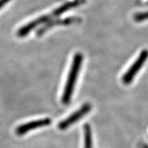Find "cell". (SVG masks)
Listing matches in <instances>:
<instances>
[{
  "label": "cell",
  "mask_w": 148,
  "mask_h": 148,
  "mask_svg": "<svg viewBox=\"0 0 148 148\" xmlns=\"http://www.w3.org/2000/svg\"><path fill=\"white\" fill-rule=\"evenodd\" d=\"M51 123V120L49 118H45V119H42L36 121L28 122V123H24L19 125L17 128L16 129V133L19 136L26 134L27 132H29L32 130H34L39 127H42L47 126V125H50Z\"/></svg>",
  "instance_id": "277c9868"
},
{
  "label": "cell",
  "mask_w": 148,
  "mask_h": 148,
  "mask_svg": "<svg viewBox=\"0 0 148 148\" xmlns=\"http://www.w3.org/2000/svg\"><path fill=\"white\" fill-rule=\"evenodd\" d=\"M143 148H148V145H144V147Z\"/></svg>",
  "instance_id": "8fae6325"
},
{
  "label": "cell",
  "mask_w": 148,
  "mask_h": 148,
  "mask_svg": "<svg viewBox=\"0 0 148 148\" xmlns=\"http://www.w3.org/2000/svg\"><path fill=\"white\" fill-rule=\"evenodd\" d=\"M10 0H0V9H1L2 7L4 6V5L8 3Z\"/></svg>",
  "instance_id": "30bf717a"
},
{
  "label": "cell",
  "mask_w": 148,
  "mask_h": 148,
  "mask_svg": "<svg viewBox=\"0 0 148 148\" xmlns=\"http://www.w3.org/2000/svg\"><path fill=\"white\" fill-rule=\"evenodd\" d=\"M90 110H91V105L89 103H84L80 108H79L77 111H75L69 116H68L66 119L60 122L58 125V129L61 130H64L68 128L72 124L78 121L81 118H82L84 115L88 113Z\"/></svg>",
  "instance_id": "7a4b0ae2"
},
{
  "label": "cell",
  "mask_w": 148,
  "mask_h": 148,
  "mask_svg": "<svg viewBox=\"0 0 148 148\" xmlns=\"http://www.w3.org/2000/svg\"><path fill=\"white\" fill-rule=\"evenodd\" d=\"M84 148H92V134L90 125L86 123L84 126Z\"/></svg>",
  "instance_id": "ba28073f"
},
{
  "label": "cell",
  "mask_w": 148,
  "mask_h": 148,
  "mask_svg": "<svg viewBox=\"0 0 148 148\" xmlns=\"http://www.w3.org/2000/svg\"><path fill=\"white\" fill-rule=\"evenodd\" d=\"M82 60L83 56L80 53H75V56H74L73 63H72L71 70H70L69 75H68L67 81H66V84L65 85V88H64L63 95H62V103L65 105L68 104L70 100H71L74 86H75L79 69H80Z\"/></svg>",
  "instance_id": "6da1fadb"
},
{
  "label": "cell",
  "mask_w": 148,
  "mask_h": 148,
  "mask_svg": "<svg viewBox=\"0 0 148 148\" xmlns=\"http://www.w3.org/2000/svg\"><path fill=\"white\" fill-rule=\"evenodd\" d=\"M84 2V0H75V1H71V2L64 3V4L62 5V6L59 7V8H57L56 10L53 11L52 14L55 17V16L60 15V14L64 13V12H66V10H69V9L75 8V7L77 6V5L82 4V3H83Z\"/></svg>",
  "instance_id": "52a82bcc"
},
{
  "label": "cell",
  "mask_w": 148,
  "mask_h": 148,
  "mask_svg": "<svg viewBox=\"0 0 148 148\" xmlns=\"http://www.w3.org/2000/svg\"><path fill=\"white\" fill-rule=\"evenodd\" d=\"M147 58L148 51L146 50V49L142 51L137 60L135 61L132 66L127 71V73H125L123 76L122 80H123V82L125 84H129L132 82L135 75L138 73L140 68L142 67V66L145 63V60H147Z\"/></svg>",
  "instance_id": "3957f363"
},
{
  "label": "cell",
  "mask_w": 148,
  "mask_h": 148,
  "mask_svg": "<svg viewBox=\"0 0 148 148\" xmlns=\"http://www.w3.org/2000/svg\"><path fill=\"white\" fill-rule=\"evenodd\" d=\"M80 21L81 19L78 17H68L66 18H64V19H58L53 21H48L43 27L38 29V32H37V36H41L45 32H47L48 29L51 28L53 26L70 25V24L72 23H76Z\"/></svg>",
  "instance_id": "8992f818"
},
{
  "label": "cell",
  "mask_w": 148,
  "mask_h": 148,
  "mask_svg": "<svg viewBox=\"0 0 148 148\" xmlns=\"http://www.w3.org/2000/svg\"><path fill=\"white\" fill-rule=\"evenodd\" d=\"M134 20L136 21L140 22L144 20L148 19V11L145 12H140V13H137L134 15Z\"/></svg>",
  "instance_id": "9c48e42d"
},
{
  "label": "cell",
  "mask_w": 148,
  "mask_h": 148,
  "mask_svg": "<svg viewBox=\"0 0 148 148\" xmlns=\"http://www.w3.org/2000/svg\"><path fill=\"white\" fill-rule=\"evenodd\" d=\"M54 17L53 15L52 14V13L50 14H47V15H45V16H42L40 17L36 18V20L33 21L30 23H27V25H25V26L22 27L21 28H20L18 29L17 34L18 36L20 37H23L25 36L26 35H27L29 34L31 31L33 29L36 28L37 26L38 25H41V24L43 23H47L48 21H50L51 18Z\"/></svg>",
  "instance_id": "5b68a950"
}]
</instances>
